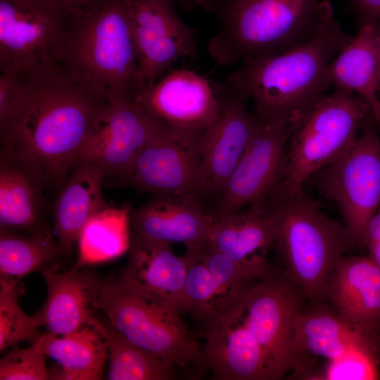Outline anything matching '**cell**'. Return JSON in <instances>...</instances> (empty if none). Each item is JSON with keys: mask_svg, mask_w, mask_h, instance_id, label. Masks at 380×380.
<instances>
[{"mask_svg": "<svg viewBox=\"0 0 380 380\" xmlns=\"http://www.w3.org/2000/svg\"><path fill=\"white\" fill-rule=\"evenodd\" d=\"M23 75L22 107L1 146L17 150L40 170L48 188L59 190L107 101L61 72Z\"/></svg>", "mask_w": 380, "mask_h": 380, "instance_id": "1", "label": "cell"}, {"mask_svg": "<svg viewBox=\"0 0 380 380\" xmlns=\"http://www.w3.org/2000/svg\"><path fill=\"white\" fill-rule=\"evenodd\" d=\"M352 39L329 1L322 0L321 22L313 37L281 53L241 62L224 82L253 99L260 120L288 119L294 125L325 95L329 66Z\"/></svg>", "mask_w": 380, "mask_h": 380, "instance_id": "2", "label": "cell"}, {"mask_svg": "<svg viewBox=\"0 0 380 380\" xmlns=\"http://www.w3.org/2000/svg\"><path fill=\"white\" fill-rule=\"evenodd\" d=\"M137 53L125 0H102L75 18L61 72L95 96H132Z\"/></svg>", "mask_w": 380, "mask_h": 380, "instance_id": "3", "label": "cell"}, {"mask_svg": "<svg viewBox=\"0 0 380 380\" xmlns=\"http://www.w3.org/2000/svg\"><path fill=\"white\" fill-rule=\"evenodd\" d=\"M322 0H217L219 21L207 49L217 65L281 53L317 32Z\"/></svg>", "mask_w": 380, "mask_h": 380, "instance_id": "4", "label": "cell"}, {"mask_svg": "<svg viewBox=\"0 0 380 380\" xmlns=\"http://www.w3.org/2000/svg\"><path fill=\"white\" fill-rule=\"evenodd\" d=\"M275 248L284 271L312 305L325 301L338 262L355 248L344 224L329 217L303 191L274 195Z\"/></svg>", "mask_w": 380, "mask_h": 380, "instance_id": "5", "label": "cell"}, {"mask_svg": "<svg viewBox=\"0 0 380 380\" xmlns=\"http://www.w3.org/2000/svg\"><path fill=\"white\" fill-rule=\"evenodd\" d=\"M307 301L284 270L272 267L262 277L239 283L217 303L228 310L263 351L273 380L296 365L295 321Z\"/></svg>", "mask_w": 380, "mask_h": 380, "instance_id": "6", "label": "cell"}, {"mask_svg": "<svg viewBox=\"0 0 380 380\" xmlns=\"http://www.w3.org/2000/svg\"><path fill=\"white\" fill-rule=\"evenodd\" d=\"M371 112L366 101L346 90L318 100L293 125L284 176L275 194L303 191L310 177L348 152Z\"/></svg>", "mask_w": 380, "mask_h": 380, "instance_id": "7", "label": "cell"}, {"mask_svg": "<svg viewBox=\"0 0 380 380\" xmlns=\"http://www.w3.org/2000/svg\"><path fill=\"white\" fill-rule=\"evenodd\" d=\"M98 309L111 328L189 377L199 378L207 370L201 347L173 305L144 300L116 279L101 281Z\"/></svg>", "mask_w": 380, "mask_h": 380, "instance_id": "8", "label": "cell"}, {"mask_svg": "<svg viewBox=\"0 0 380 380\" xmlns=\"http://www.w3.org/2000/svg\"><path fill=\"white\" fill-rule=\"evenodd\" d=\"M75 18L50 0H0V70L61 72Z\"/></svg>", "mask_w": 380, "mask_h": 380, "instance_id": "9", "label": "cell"}, {"mask_svg": "<svg viewBox=\"0 0 380 380\" xmlns=\"http://www.w3.org/2000/svg\"><path fill=\"white\" fill-rule=\"evenodd\" d=\"M377 126L371 112L353 147L313 175L321 191L336 203L355 248H363L368 224L380 205Z\"/></svg>", "mask_w": 380, "mask_h": 380, "instance_id": "10", "label": "cell"}, {"mask_svg": "<svg viewBox=\"0 0 380 380\" xmlns=\"http://www.w3.org/2000/svg\"><path fill=\"white\" fill-rule=\"evenodd\" d=\"M202 133L163 122L143 148L122 185L203 203L208 196L197 153Z\"/></svg>", "mask_w": 380, "mask_h": 380, "instance_id": "11", "label": "cell"}, {"mask_svg": "<svg viewBox=\"0 0 380 380\" xmlns=\"http://www.w3.org/2000/svg\"><path fill=\"white\" fill-rule=\"evenodd\" d=\"M293 128L288 119L262 121L256 117L250 141L209 211L215 220L268 200L277 192L284 176Z\"/></svg>", "mask_w": 380, "mask_h": 380, "instance_id": "12", "label": "cell"}, {"mask_svg": "<svg viewBox=\"0 0 380 380\" xmlns=\"http://www.w3.org/2000/svg\"><path fill=\"white\" fill-rule=\"evenodd\" d=\"M163 123L144 110L132 96L108 100L89 128L77 158L101 170L105 181L122 185Z\"/></svg>", "mask_w": 380, "mask_h": 380, "instance_id": "13", "label": "cell"}, {"mask_svg": "<svg viewBox=\"0 0 380 380\" xmlns=\"http://www.w3.org/2000/svg\"><path fill=\"white\" fill-rule=\"evenodd\" d=\"M125 1L137 53L135 91L157 82L180 58H194L198 40L173 0Z\"/></svg>", "mask_w": 380, "mask_h": 380, "instance_id": "14", "label": "cell"}, {"mask_svg": "<svg viewBox=\"0 0 380 380\" xmlns=\"http://www.w3.org/2000/svg\"><path fill=\"white\" fill-rule=\"evenodd\" d=\"M219 113L203 132L197 153L208 198L220 196L251 137L256 117L248 111V98L226 82L214 84Z\"/></svg>", "mask_w": 380, "mask_h": 380, "instance_id": "15", "label": "cell"}, {"mask_svg": "<svg viewBox=\"0 0 380 380\" xmlns=\"http://www.w3.org/2000/svg\"><path fill=\"white\" fill-rule=\"evenodd\" d=\"M132 98L151 116L184 130L203 132L219 113L213 84L187 69L169 71L151 85L137 89Z\"/></svg>", "mask_w": 380, "mask_h": 380, "instance_id": "16", "label": "cell"}, {"mask_svg": "<svg viewBox=\"0 0 380 380\" xmlns=\"http://www.w3.org/2000/svg\"><path fill=\"white\" fill-rule=\"evenodd\" d=\"M296 365L293 379L317 380L318 357L336 359L353 351L369 355L380 362V336L344 324L326 302L312 305L295 321Z\"/></svg>", "mask_w": 380, "mask_h": 380, "instance_id": "17", "label": "cell"}, {"mask_svg": "<svg viewBox=\"0 0 380 380\" xmlns=\"http://www.w3.org/2000/svg\"><path fill=\"white\" fill-rule=\"evenodd\" d=\"M170 244L134 234L129 260L117 280L144 300L166 303L182 312L187 261L184 255L177 256Z\"/></svg>", "mask_w": 380, "mask_h": 380, "instance_id": "18", "label": "cell"}, {"mask_svg": "<svg viewBox=\"0 0 380 380\" xmlns=\"http://www.w3.org/2000/svg\"><path fill=\"white\" fill-rule=\"evenodd\" d=\"M48 189L40 170L15 148L1 146L0 229L34 234L48 230Z\"/></svg>", "mask_w": 380, "mask_h": 380, "instance_id": "19", "label": "cell"}, {"mask_svg": "<svg viewBox=\"0 0 380 380\" xmlns=\"http://www.w3.org/2000/svg\"><path fill=\"white\" fill-rule=\"evenodd\" d=\"M325 301L348 327L380 336V267L368 256L341 258L328 281Z\"/></svg>", "mask_w": 380, "mask_h": 380, "instance_id": "20", "label": "cell"}, {"mask_svg": "<svg viewBox=\"0 0 380 380\" xmlns=\"http://www.w3.org/2000/svg\"><path fill=\"white\" fill-rule=\"evenodd\" d=\"M214 222L201 202L172 195H155L130 212L134 234L168 243H182L186 247L206 241Z\"/></svg>", "mask_w": 380, "mask_h": 380, "instance_id": "21", "label": "cell"}, {"mask_svg": "<svg viewBox=\"0 0 380 380\" xmlns=\"http://www.w3.org/2000/svg\"><path fill=\"white\" fill-rule=\"evenodd\" d=\"M42 273L47 298L36 315L46 333L66 335L95 317L101 284L97 277L84 267L58 272L50 267Z\"/></svg>", "mask_w": 380, "mask_h": 380, "instance_id": "22", "label": "cell"}, {"mask_svg": "<svg viewBox=\"0 0 380 380\" xmlns=\"http://www.w3.org/2000/svg\"><path fill=\"white\" fill-rule=\"evenodd\" d=\"M104 174L77 158L52 206L53 228L63 256H69L87 221L108 207L102 194Z\"/></svg>", "mask_w": 380, "mask_h": 380, "instance_id": "23", "label": "cell"}, {"mask_svg": "<svg viewBox=\"0 0 380 380\" xmlns=\"http://www.w3.org/2000/svg\"><path fill=\"white\" fill-rule=\"evenodd\" d=\"M109 327L96 317L66 335L41 334L39 338L45 355L58 363L50 372L51 379H101L109 350Z\"/></svg>", "mask_w": 380, "mask_h": 380, "instance_id": "24", "label": "cell"}, {"mask_svg": "<svg viewBox=\"0 0 380 380\" xmlns=\"http://www.w3.org/2000/svg\"><path fill=\"white\" fill-rule=\"evenodd\" d=\"M276 230L270 200L215 220L208 242L215 249L239 262L256 255H265L275 246Z\"/></svg>", "mask_w": 380, "mask_h": 380, "instance_id": "25", "label": "cell"}, {"mask_svg": "<svg viewBox=\"0 0 380 380\" xmlns=\"http://www.w3.org/2000/svg\"><path fill=\"white\" fill-rule=\"evenodd\" d=\"M330 87L357 94L371 106L375 118L380 110V57L375 24L362 25L355 37L329 66Z\"/></svg>", "mask_w": 380, "mask_h": 380, "instance_id": "26", "label": "cell"}, {"mask_svg": "<svg viewBox=\"0 0 380 380\" xmlns=\"http://www.w3.org/2000/svg\"><path fill=\"white\" fill-rule=\"evenodd\" d=\"M131 206L106 207L95 213L82 228L78 258L72 267L80 269L115 259L129 249Z\"/></svg>", "mask_w": 380, "mask_h": 380, "instance_id": "27", "label": "cell"}, {"mask_svg": "<svg viewBox=\"0 0 380 380\" xmlns=\"http://www.w3.org/2000/svg\"><path fill=\"white\" fill-rule=\"evenodd\" d=\"M60 255L50 229L27 235L0 229V281L18 283L30 273L50 267Z\"/></svg>", "mask_w": 380, "mask_h": 380, "instance_id": "28", "label": "cell"}, {"mask_svg": "<svg viewBox=\"0 0 380 380\" xmlns=\"http://www.w3.org/2000/svg\"><path fill=\"white\" fill-rule=\"evenodd\" d=\"M109 327L110 380H172L175 368Z\"/></svg>", "mask_w": 380, "mask_h": 380, "instance_id": "29", "label": "cell"}, {"mask_svg": "<svg viewBox=\"0 0 380 380\" xmlns=\"http://www.w3.org/2000/svg\"><path fill=\"white\" fill-rule=\"evenodd\" d=\"M23 293L20 282L0 281V350L27 339H37L41 334L39 318L27 315L20 308L18 298Z\"/></svg>", "mask_w": 380, "mask_h": 380, "instance_id": "30", "label": "cell"}, {"mask_svg": "<svg viewBox=\"0 0 380 380\" xmlns=\"http://www.w3.org/2000/svg\"><path fill=\"white\" fill-rule=\"evenodd\" d=\"M187 272L184 286V311L195 319L206 312L221 296V292L206 265L191 250L184 255Z\"/></svg>", "mask_w": 380, "mask_h": 380, "instance_id": "31", "label": "cell"}, {"mask_svg": "<svg viewBox=\"0 0 380 380\" xmlns=\"http://www.w3.org/2000/svg\"><path fill=\"white\" fill-rule=\"evenodd\" d=\"M45 356L39 337L28 348L11 350L0 360V379H51Z\"/></svg>", "mask_w": 380, "mask_h": 380, "instance_id": "32", "label": "cell"}, {"mask_svg": "<svg viewBox=\"0 0 380 380\" xmlns=\"http://www.w3.org/2000/svg\"><path fill=\"white\" fill-rule=\"evenodd\" d=\"M380 379V362L366 353L353 351L327 360L319 380Z\"/></svg>", "mask_w": 380, "mask_h": 380, "instance_id": "33", "label": "cell"}, {"mask_svg": "<svg viewBox=\"0 0 380 380\" xmlns=\"http://www.w3.org/2000/svg\"><path fill=\"white\" fill-rule=\"evenodd\" d=\"M24 96V75L13 71H1L0 137L5 139L20 113Z\"/></svg>", "mask_w": 380, "mask_h": 380, "instance_id": "34", "label": "cell"}, {"mask_svg": "<svg viewBox=\"0 0 380 380\" xmlns=\"http://www.w3.org/2000/svg\"><path fill=\"white\" fill-rule=\"evenodd\" d=\"M363 248L367 249L368 257L380 267V205L368 224Z\"/></svg>", "mask_w": 380, "mask_h": 380, "instance_id": "35", "label": "cell"}, {"mask_svg": "<svg viewBox=\"0 0 380 380\" xmlns=\"http://www.w3.org/2000/svg\"><path fill=\"white\" fill-rule=\"evenodd\" d=\"M359 26L380 21V0H350Z\"/></svg>", "mask_w": 380, "mask_h": 380, "instance_id": "36", "label": "cell"}, {"mask_svg": "<svg viewBox=\"0 0 380 380\" xmlns=\"http://www.w3.org/2000/svg\"><path fill=\"white\" fill-rule=\"evenodd\" d=\"M65 11L71 14L75 18L89 7L102 0H50Z\"/></svg>", "mask_w": 380, "mask_h": 380, "instance_id": "37", "label": "cell"}, {"mask_svg": "<svg viewBox=\"0 0 380 380\" xmlns=\"http://www.w3.org/2000/svg\"><path fill=\"white\" fill-rule=\"evenodd\" d=\"M175 4H179L185 10L189 11L194 6H198L205 11L214 13L217 0H173Z\"/></svg>", "mask_w": 380, "mask_h": 380, "instance_id": "38", "label": "cell"}, {"mask_svg": "<svg viewBox=\"0 0 380 380\" xmlns=\"http://www.w3.org/2000/svg\"><path fill=\"white\" fill-rule=\"evenodd\" d=\"M375 27H376V32L377 42H378V46H379V57H380V21L375 24ZM379 98H380V84H379Z\"/></svg>", "mask_w": 380, "mask_h": 380, "instance_id": "39", "label": "cell"}, {"mask_svg": "<svg viewBox=\"0 0 380 380\" xmlns=\"http://www.w3.org/2000/svg\"><path fill=\"white\" fill-rule=\"evenodd\" d=\"M376 120L377 121V125L379 127V129H380V110L379 112V114L377 115V116L376 117Z\"/></svg>", "mask_w": 380, "mask_h": 380, "instance_id": "40", "label": "cell"}]
</instances>
